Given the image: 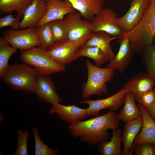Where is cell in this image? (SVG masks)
I'll return each mask as SVG.
<instances>
[{
    "instance_id": "1",
    "label": "cell",
    "mask_w": 155,
    "mask_h": 155,
    "mask_svg": "<svg viewBox=\"0 0 155 155\" xmlns=\"http://www.w3.org/2000/svg\"><path fill=\"white\" fill-rule=\"evenodd\" d=\"M115 111H110L90 119L69 124L71 135L82 142L92 145L99 144L109 138L108 130L118 128L120 121Z\"/></svg>"
},
{
    "instance_id": "2",
    "label": "cell",
    "mask_w": 155,
    "mask_h": 155,
    "mask_svg": "<svg viewBox=\"0 0 155 155\" xmlns=\"http://www.w3.org/2000/svg\"><path fill=\"white\" fill-rule=\"evenodd\" d=\"M38 73L32 67L24 63L9 65L0 77L11 88L27 94H35Z\"/></svg>"
},
{
    "instance_id": "3",
    "label": "cell",
    "mask_w": 155,
    "mask_h": 155,
    "mask_svg": "<svg viewBox=\"0 0 155 155\" xmlns=\"http://www.w3.org/2000/svg\"><path fill=\"white\" fill-rule=\"evenodd\" d=\"M123 34L127 37L134 53L141 52L146 46L151 44L155 35V1L151 3L138 24Z\"/></svg>"
},
{
    "instance_id": "4",
    "label": "cell",
    "mask_w": 155,
    "mask_h": 155,
    "mask_svg": "<svg viewBox=\"0 0 155 155\" xmlns=\"http://www.w3.org/2000/svg\"><path fill=\"white\" fill-rule=\"evenodd\" d=\"M86 65L88 77L82 87L83 97L87 99L93 95L106 94L108 89L106 83L112 80L115 69L106 67L100 68L93 65L88 59L86 60Z\"/></svg>"
},
{
    "instance_id": "5",
    "label": "cell",
    "mask_w": 155,
    "mask_h": 155,
    "mask_svg": "<svg viewBox=\"0 0 155 155\" xmlns=\"http://www.w3.org/2000/svg\"><path fill=\"white\" fill-rule=\"evenodd\" d=\"M41 46L22 51L20 55L21 61L33 67L38 74L50 75L64 71L65 66L57 63Z\"/></svg>"
},
{
    "instance_id": "6",
    "label": "cell",
    "mask_w": 155,
    "mask_h": 155,
    "mask_svg": "<svg viewBox=\"0 0 155 155\" xmlns=\"http://www.w3.org/2000/svg\"><path fill=\"white\" fill-rule=\"evenodd\" d=\"M76 11L67 15L64 20L67 29V39L79 48L83 46L94 32L90 21L82 18Z\"/></svg>"
},
{
    "instance_id": "7",
    "label": "cell",
    "mask_w": 155,
    "mask_h": 155,
    "mask_svg": "<svg viewBox=\"0 0 155 155\" xmlns=\"http://www.w3.org/2000/svg\"><path fill=\"white\" fill-rule=\"evenodd\" d=\"M3 37L12 46L22 51L40 46L37 27L7 30L4 32Z\"/></svg>"
},
{
    "instance_id": "8",
    "label": "cell",
    "mask_w": 155,
    "mask_h": 155,
    "mask_svg": "<svg viewBox=\"0 0 155 155\" xmlns=\"http://www.w3.org/2000/svg\"><path fill=\"white\" fill-rule=\"evenodd\" d=\"M129 92L123 86L119 90L112 96L106 98L92 100L87 99L80 102V104H88L86 108L88 116L99 115L100 111L103 109H109L110 111H116L123 104L127 94Z\"/></svg>"
},
{
    "instance_id": "9",
    "label": "cell",
    "mask_w": 155,
    "mask_h": 155,
    "mask_svg": "<svg viewBox=\"0 0 155 155\" xmlns=\"http://www.w3.org/2000/svg\"><path fill=\"white\" fill-rule=\"evenodd\" d=\"M151 3V0H132L128 11L122 16L117 17L115 23L124 33L129 32L138 24Z\"/></svg>"
},
{
    "instance_id": "10",
    "label": "cell",
    "mask_w": 155,
    "mask_h": 155,
    "mask_svg": "<svg viewBox=\"0 0 155 155\" xmlns=\"http://www.w3.org/2000/svg\"><path fill=\"white\" fill-rule=\"evenodd\" d=\"M117 17V14L113 10L108 8H104L90 21L94 33L102 31L117 39L121 38L124 33L115 22Z\"/></svg>"
},
{
    "instance_id": "11",
    "label": "cell",
    "mask_w": 155,
    "mask_h": 155,
    "mask_svg": "<svg viewBox=\"0 0 155 155\" xmlns=\"http://www.w3.org/2000/svg\"><path fill=\"white\" fill-rule=\"evenodd\" d=\"M79 48L66 39L55 42L47 48L46 51L53 59L65 66L78 59Z\"/></svg>"
},
{
    "instance_id": "12",
    "label": "cell",
    "mask_w": 155,
    "mask_h": 155,
    "mask_svg": "<svg viewBox=\"0 0 155 155\" xmlns=\"http://www.w3.org/2000/svg\"><path fill=\"white\" fill-rule=\"evenodd\" d=\"M35 94L38 99L41 102L52 105L63 102L49 75L38 74Z\"/></svg>"
},
{
    "instance_id": "13",
    "label": "cell",
    "mask_w": 155,
    "mask_h": 155,
    "mask_svg": "<svg viewBox=\"0 0 155 155\" xmlns=\"http://www.w3.org/2000/svg\"><path fill=\"white\" fill-rule=\"evenodd\" d=\"M47 9L43 18L36 27L57 20H63L68 14L76 11L71 3L67 0H44Z\"/></svg>"
},
{
    "instance_id": "14",
    "label": "cell",
    "mask_w": 155,
    "mask_h": 155,
    "mask_svg": "<svg viewBox=\"0 0 155 155\" xmlns=\"http://www.w3.org/2000/svg\"><path fill=\"white\" fill-rule=\"evenodd\" d=\"M118 42L120 45L119 51L106 67L117 69L123 73L130 64L134 51L126 36L123 34L118 39Z\"/></svg>"
},
{
    "instance_id": "15",
    "label": "cell",
    "mask_w": 155,
    "mask_h": 155,
    "mask_svg": "<svg viewBox=\"0 0 155 155\" xmlns=\"http://www.w3.org/2000/svg\"><path fill=\"white\" fill-rule=\"evenodd\" d=\"M49 113L51 114H56L61 120L69 124L82 121L88 116L86 108L75 105H65L60 103L52 104Z\"/></svg>"
},
{
    "instance_id": "16",
    "label": "cell",
    "mask_w": 155,
    "mask_h": 155,
    "mask_svg": "<svg viewBox=\"0 0 155 155\" xmlns=\"http://www.w3.org/2000/svg\"><path fill=\"white\" fill-rule=\"evenodd\" d=\"M47 9L44 0H32L26 9L19 26L20 29L36 27Z\"/></svg>"
},
{
    "instance_id": "17",
    "label": "cell",
    "mask_w": 155,
    "mask_h": 155,
    "mask_svg": "<svg viewBox=\"0 0 155 155\" xmlns=\"http://www.w3.org/2000/svg\"><path fill=\"white\" fill-rule=\"evenodd\" d=\"M143 119V125L140 132L135 138L134 144L149 143L155 145V121L149 115L144 106L138 105Z\"/></svg>"
},
{
    "instance_id": "18",
    "label": "cell",
    "mask_w": 155,
    "mask_h": 155,
    "mask_svg": "<svg viewBox=\"0 0 155 155\" xmlns=\"http://www.w3.org/2000/svg\"><path fill=\"white\" fill-rule=\"evenodd\" d=\"M125 123L123 133L121 136L122 142L124 145L123 154L132 155L133 150L134 140L142 129L143 125L142 116Z\"/></svg>"
},
{
    "instance_id": "19",
    "label": "cell",
    "mask_w": 155,
    "mask_h": 155,
    "mask_svg": "<svg viewBox=\"0 0 155 155\" xmlns=\"http://www.w3.org/2000/svg\"><path fill=\"white\" fill-rule=\"evenodd\" d=\"M155 85V79L148 73L135 74L124 86L133 94L135 97L142 93L153 90Z\"/></svg>"
},
{
    "instance_id": "20",
    "label": "cell",
    "mask_w": 155,
    "mask_h": 155,
    "mask_svg": "<svg viewBox=\"0 0 155 155\" xmlns=\"http://www.w3.org/2000/svg\"><path fill=\"white\" fill-rule=\"evenodd\" d=\"M77 10L82 16L90 21L93 17L104 8V0H67Z\"/></svg>"
},
{
    "instance_id": "21",
    "label": "cell",
    "mask_w": 155,
    "mask_h": 155,
    "mask_svg": "<svg viewBox=\"0 0 155 155\" xmlns=\"http://www.w3.org/2000/svg\"><path fill=\"white\" fill-rule=\"evenodd\" d=\"M116 39V38L105 32L99 31L94 32L84 45L94 46L99 48L110 61L114 59L115 56L111 47L110 42Z\"/></svg>"
},
{
    "instance_id": "22",
    "label": "cell",
    "mask_w": 155,
    "mask_h": 155,
    "mask_svg": "<svg viewBox=\"0 0 155 155\" xmlns=\"http://www.w3.org/2000/svg\"><path fill=\"white\" fill-rule=\"evenodd\" d=\"M135 99L133 94L130 92L127 94L123 108L116 114V117L120 121L126 123L142 116L141 111L135 104Z\"/></svg>"
},
{
    "instance_id": "23",
    "label": "cell",
    "mask_w": 155,
    "mask_h": 155,
    "mask_svg": "<svg viewBox=\"0 0 155 155\" xmlns=\"http://www.w3.org/2000/svg\"><path fill=\"white\" fill-rule=\"evenodd\" d=\"M122 132L120 128L113 130L111 140H105L98 144V155H122L123 153L121 148Z\"/></svg>"
},
{
    "instance_id": "24",
    "label": "cell",
    "mask_w": 155,
    "mask_h": 155,
    "mask_svg": "<svg viewBox=\"0 0 155 155\" xmlns=\"http://www.w3.org/2000/svg\"><path fill=\"white\" fill-rule=\"evenodd\" d=\"M32 0H0V12L2 14H8L15 11L16 17L21 19Z\"/></svg>"
},
{
    "instance_id": "25",
    "label": "cell",
    "mask_w": 155,
    "mask_h": 155,
    "mask_svg": "<svg viewBox=\"0 0 155 155\" xmlns=\"http://www.w3.org/2000/svg\"><path fill=\"white\" fill-rule=\"evenodd\" d=\"M82 57H86L92 59L94 61L95 66L98 67L108 61L106 56L99 48L94 46L84 45L80 48L77 58Z\"/></svg>"
},
{
    "instance_id": "26",
    "label": "cell",
    "mask_w": 155,
    "mask_h": 155,
    "mask_svg": "<svg viewBox=\"0 0 155 155\" xmlns=\"http://www.w3.org/2000/svg\"><path fill=\"white\" fill-rule=\"evenodd\" d=\"M17 50L3 37H0V77L9 67V59Z\"/></svg>"
},
{
    "instance_id": "27",
    "label": "cell",
    "mask_w": 155,
    "mask_h": 155,
    "mask_svg": "<svg viewBox=\"0 0 155 155\" xmlns=\"http://www.w3.org/2000/svg\"><path fill=\"white\" fill-rule=\"evenodd\" d=\"M142 59L148 73L155 79V48L151 45H148L142 52Z\"/></svg>"
},
{
    "instance_id": "28",
    "label": "cell",
    "mask_w": 155,
    "mask_h": 155,
    "mask_svg": "<svg viewBox=\"0 0 155 155\" xmlns=\"http://www.w3.org/2000/svg\"><path fill=\"white\" fill-rule=\"evenodd\" d=\"M32 133L35 141V155H56L59 150L50 148L46 145L40 138L37 127L33 126Z\"/></svg>"
},
{
    "instance_id": "29",
    "label": "cell",
    "mask_w": 155,
    "mask_h": 155,
    "mask_svg": "<svg viewBox=\"0 0 155 155\" xmlns=\"http://www.w3.org/2000/svg\"><path fill=\"white\" fill-rule=\"evenodd\" d=\"M38 27L40 46L47 49L55 42L49 24L47 23Z\"/></svg>"
},
{
    "instance_id": "30",
    "label": "cell",
    "mask_w": 155,
    "mask_h": 155,
    "mask_svg": "<svg viewBox=\"0 0 155 155\" xmlns=\"http://www.w3.org/2000/svg\"><path fill=\"white\" fill-rule=\"evenodd\" d=\"M49 23L55 42L67 39V28L64 19L54 20Z\"/></svg>"
},
{
    "instance_id": "31",
    "label": "cell",
    "mask_w": 155,
    "mask_h": 155,
    "mask_svg": "<svg viewBox=\"0 0 155 155\" xmlns=\"http://www.w3.org/2000/svg\"><path fill=\"white\" fill-rule=\"evenodd\" d=\"M18 135L17 146L13 155H27V143L29 137L27 130L23 131L19 129L18 131Z\"/></svg>"
},
{
    "instance_id": "32",
    "label": "cell",
    "mask_w": 155,
    "mask_h": 155,
    "mask_svg": "<svg viewBox=\"0 0 155 155\" xmlns=\"http://www.w3.org/2000/svg\"><path fill=\"white\" fill-rule=\"evenodd\" d=\"M135 98L147 110L153 108L155 106V91L153 90L143 92Z\"/></svg>"
},
{
    "instance_id": "33",
    "label": "cell",
    "mask_w": 155,
    "mask_h": 155,
    "mask_svg": "<svg viewBox=\"0 0 155 155\" xmlns=\"http://www.w3.org/2000/svg\"><path fill=\"white\" fill-rule=\"evenodd\" d=\"M133 150L135 155H154L155 145L147 143L134 144Z\"/></svg>"
},
{
    "instance_id": "34",
    "label": "cell",
    "mask_w": 155,
    "mask_h": 155,
    "mask_svg": "<svg viewBox=\"0 0 155 155\" xmlns=\"http://www.w3.org/2000/svg\"><path fill=\"white\" fill-rule=\"evenodd\" d=\"M21 19L12 14L1 17L0 18V28L9 26L12 29L16 30L19 28Z\"/></svg>"
},
{
    "instance_id": "35",
    "label": "cell",
    "mask_w": 155,
    "mask_h": 155,
    "mask_svg": "<svg viewBox=\"0 0 155 155\" xmlns=\"http://www.w3.org/2000/svg\"><path fill=\"white\" fill-rule=\"evenodd\" d=\"M147 110L149 115L155 121V106L153 108Z\"/></svg>"
},
{
    "instance_id": "36",
    "label": "cell",
    "mask_w": 155,
    "mask_h": 155,
    "mask_svg": "<svg viewBox=\"0 0 155 155\" xmlns=\"http://www.w3.org/2000/svg\"><path fill=\"white\" fill-rule=\"evenodd\" d=\"M151 45L155 48V35L153 38Z\"/></svg>"
},
{
    "instance_id": "37",
    "label": "cell",
    "mask_w": 155,
    "mask_h": 155,
    "mask_svg": "<svg viewBox=\"0 0 155 155\" xmlns=\"http://www.w3.org/2000/svg\"><path fill=\"white\" fill-rule=\"evenodd\" d=\"M0 121L1 122V121H2L3 119L4 118V116L3 115L2 113V112H1V111H0Z\"/></svg>"
},
{
    "instance_id": "38",
    "label": "cell",
    "mask_w": 155,
    "mask_h": 155,
    "mask_svg": "<svg viewBox=\"0 0 155 155\" xmlns=\"http://www.w3.org/2000/svg\"><path fill=\"white\" fill-rule=\"evenodd\" d=\"M115 0V1H126L127 0Z\"/></svg>"
},
{
    "instance_id": "39",
    "label": "cell",
    "mask_w": 155,
    "mask_h": 155,
    "mask_svg": "<svg viewBox=\"0 0 155 155\" xmlns=\"http://www.w3.org/2000/svg\"><path fill=\"white\" fill-rule=\"evenodd\" d=\"M151 0V3L153 2L154 1H155V0Z\"/></svg>"
},
{
    "instance_id": "40",
    "label": "cell",
    "mask_w": 155,
    "mask_h": 155,
    "mask_svg": "<svg viewBox=\"0 0 155 155\" xmlns=\"http://www.w3.org/2000/svg\"><path fill=\"white\" fill-rule=\"evenodd\" d=\"M153 90L155 91V87L153 89Z\"/></svg>"
}]
</instances>
